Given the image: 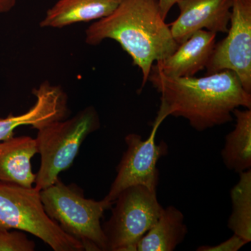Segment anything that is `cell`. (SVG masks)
<instances>
[{"label":"cell","mask_w":251,"mask_h":251,"mask_svg":"<svg viewBox=\"0 0 251 251\" xmlns=\"http://www.w3.org/2000/svg\"><path fill=\"white\" fill-rule=\"evenodd\" d=\"M122 0H58L41 21L44 28L67 27L75 23L99 21L111 14Z\"/></svg>","instance_id":"13"},{"label":"cell","mask_w":251,"mask_h":251,"mask_svg":"<svg viewBox=\"0 0 251 251\" xmlns=\"http://www.w3.org/2000/svg\"><path fill=\"white\" fill-rule=\"evenodd\" d=\"M38 153L35 138L12 136L0 142V181L32 187L36 174L31 158Z\"/></svg>","instance_id":"12"},{"label":"cell","mask_w":251,"mask_h":251,"mask_svg":"<svg viewBox=\"0 0 251 251\" xmlns=\"http://www.w3.org/2000/svg\"><path fill=\"white\" fill-rule=\"evenodd\" d=\"M105 39L117 41L141 70L140 92L154 63L166 59L179 46L162 16L158 0H122L111 14L86 29L89 45H99Z\"/></svg>","instance_id":"2"},{"label":"cell","mask_w":251,"mask_h":251,"mask_svg":"<svg viewBox=\"0 0 251 251\" xmlns=\"http://www.w3.org/2000/svg\"><path fill=\"white\" fill-rule=\"evenodd\" d=\"M35 247L23 231L0 227V251H34Z\"/></svg>","instance_id":"17"},{"label":"cell","mask_w":251,"mask_h":251,"mask_svg":"<svg viewBox=\"0 0 251 251\" xmlns=\"http://www.w3.org/2000/svg\"><path fill=\"white\" fill-rule=\"evenodd\" d=\"M148 82L161 94L160 108L168 116L186 119L198 131L232 121L236 108H251V93L232 71L173 77L151 70Z\"/></svg>","instance_id":"1"},{"label":"cell","mask_w":251,"mask_h":251,"mask_svg":"<svg viewBox=\"0 0 251 251\" xmlns=\"http://www.w3.org/2000/svg\"><path fill=\"white\" fill-rule=\"evenodd\" d=\"M177 1L178 0H158L162 16L165 20H166L169 11H171L173 6L176 4Z\"/></svg>","instance_id":"19"},{"label":"cell","mask_w":251,"mask_h":251,"mask_svg":"<svg viewBox=\"0 0 251 251\" xmlns=\"http://www.w3.org/2000/svg\"><path fill=\"white\" fill-rule=\"evenodd\" d=\"M248 243L242 237L234 234L227 240L214 246H202L198 248V251H237L240 250Z\"/></svg>","instance_id":"18"},{"label":"cell","mask_w":251,"mask_h":251,"mask_svg":"<svg viewBox=\"0 0 251 251\" xmlns=\"http://www.w3.org/2000/svg\"><path fill=\"white\" fill-rule=\"evenodd\" d=\"M168 117L159 108L152 130L146 140L136 133H130L125 137L127 150L117 166V176L110 191L103 198L105 202L113 205L120 193L129 186L141 185L156 191L159 181L157 162L168 153V147L165 143L156 145V135L162 122Z\"/></svg>","instance_id":"7"},{"label":"cell","mask_w":251,"mask_h":251,"mask_svg":"<svg viewBox=\"0 0 251 251\" xmlns=\"http://www.w3.org/2000/svg\"><path fill=\"white\" fill-rule=\"evenodd\" d=\"M233 115L235 126L226 135L221 156L227 169L240 173L251 168V108H236Z\"/></svg>","instance_id":"15"},{"label":"cell","mask_w":251,"mask_h":251,"mask_svg":"<svg viewBox=\"0 0 251 251\" xmlns=\"http://www.w3.org/2000/svg\"><path fill=\"white\" fill-rule=\"evenodd\" d=\"M177 18L169 25L178 44L199 30L227 33L230 21L232 0H178Z\"/></svg>","instance_id":"9"},{"label":"cell","mask_w":251,"mask_h":251,"mask_svg":"<svg viewBox=\"0 0 251 251\" xmlns=\"http://www.w3.org/2000/svg\"><path fill=\"white\" fill-rule=\"evenodd\" d=\"M239 180L231 190L232 211L227 226L247 243L251 241V169L239 173Z\"/></svg>","instance_id":"16"},{"label":"cell","mask_w":251,"mask_h":251,"mask_svg":"<svg viewBox=\"0 0 251 251\" xmlns=\"http://www.w3.org/2000/svg\"><path fill=\"white\" fill-rule=\"evenodd\" d=\"M187 233L182 212L169 206L163 209L154 226L136 243L134 251H173Z\"/></svg>","instance_id":"14"},{"label":"cell","mask_w":251,"mask_h":251,"mask_svg":"<svg viewBox=\"0 0 251 251\" xmlns=\"http://www.w3.org/2000/svg\"><path fill=\"white\" fill-rule=\"evenodd\" d=\"M113 204L111 216L102 226L107 251H134L136 243L154 226L163 211L156 191L141 185L129 186Z\"/></svg>","instance_id":"6"},{"label":"cell","mask_w":251,"mask_h":251,"mask_svg":"<svg viewBox=\"0 0 251 251\" xmlns=\"http://www.w3.org/2000/svg\"><path fill=\"white\" fill-rule=\"evenodd\" d=\"M40 195L48 215L65 233L79 241L84 250L107 251L100 220L112 204L103 199L97 201L86 198L77 185H67L59 179L41 190Z\"/></svg>","instance_id":"3"},{"label":"cell","mask_w":251,"mask_h":251,"mask_svg":"<svg viewBox=\"0 0 251 251\" xmlns=\"http://www.w3.org/2000/svg\"><path fill=\"white\" fill-rule=\"evenodd\" d=\"M227 34L216 43L206 74L232 71L251 93V0H232Z\"/></svg>","instance_id":"8"},{"label":"cell","mask_w":251,"mask_h":251,"mask_svg":"<svg viewBox=\"0 0 251 251\" xmlns=\"http://www.w3.org/2000/svg\"><path fill=\"white\" fill-rule=\"evenodd\" d=\"M0 227L29 232L54 251H85L48 215L35 186L0 181Z\"/></svg>","instance_id":"5"},{"label":"cell","mask_w":251,"mask_h":251,"mask_svg":"<svg viewBox=\"0 0 251 251\" xmlns=\"http://www.w3.org/2000/svg\"><path fill=\"white\" fill-rule=\"evenodd\" d=\"M33 94L36 102L27 112L0 119V142L14 136L15 129L21 126H31L38 130L50 122L67 118L68 97L60 86L45 81L33 90Z\"/></svg>","instance_id":"10"},{"label":"cell","mask_w":251,"mask_h":251,"mask_svg":"<svg viewBox=\"0 0 251 251\" xmlns=\"http://www.w3.org/2000/svg\"><path fill=\"white\" fill-rule=\"evenodd\" d=\"M16 4V0H0V14L11 11Z\"/></svg>","instance_id":"20"},{"label":"cell","mask_w":251,"mask_h":251,"mask_svg":"<svg viewBox=\"0 0 251 251\" xmlns=\"http://www.w3.org/2000/svg\"><path fill=\"white\" fill-rule=\"evenodd\" d=\"M99 127L98 113L90 106L72 118L50 122L38 129L35 139L41 164L35 187L41 191L53 184L59 175L72 166L84 140Z\"/></svg>","instance_id":"4"},{"label":"cell","mask_w":251,"mask_h":251,"mask_svg":"<svg viewBox=\"0 0 251 251\" xmlns=\"http://www.w3.org/2000/svg\"><path fill=\"white\" fill-rule=\"evenodd\" d=\"M216 36L207 30L196 31L171 55L155 63L151 70L169 77L194 76L206 69L215 47Z\"/></svg>","instance_id":"11"}]
</instances>
